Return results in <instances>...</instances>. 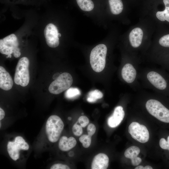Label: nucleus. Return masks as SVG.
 <instances>
[{"label": "nucleus", "mask_w": 169, "mask_h": 169, "mask_svg": "<svg viewBox=\"0 0 169 169\" xmlns=\"http://www.w3.org/2000/svg\"><path fill=\"white\" fill-rule=\"evenodd\" d=\"M153 168L150 166L147 165L144 167V169H152Z\"/></svg>", "instance_id": "nucleus-32"}, {"label": "nucleus", "mask_w": 169, "mask_h": 169, "mask_svg": "<svg viewBox=\"0 0 169 169\" xmlns=\"http://www.w3.org/2000/svg\"><path fill=\"white\" fill-rule=\"evenodd\" d=\"M147 77L149 82L156 88L161 90L166 88L167 83L166 80L158 73L151 71L147 74Z\"/></svg>", "instance_id": "nucleus-12"}, {"label": "nucleus", "mask_w": 169, "mask_h": 169, "mask_svg": "<svg viewBox=\"0 0 169 169\" xmlns=\"http://www.w3.org/2000/svg\"><path fill=\"white\" fill-rule=\"evenodd\" d=\"M107 53V47L103 44L97 45L91 50L90 55V63L95 71L100 72L104 69Z\"/></svg>", "instance_id": "nucleus-1"}, {"label": "nucleus", "mask_w": 169, "mask_h": 169, "mask_svg": "<svg viewBox=\"0 0 169 169\" xmlns=\"http://www.w3.org/2000/svg\"><path fill=\"white\" fill-rule=\"evenodd\" d=\"M80 90L76 88H70L68 89L65 93V97L68 99H73L80 95Z\"/></svg>", "instance_id": "nucleus-21"}, {"label": "nucleus", "mask_w": 169, "mask_h": 169, "mask_svg": "<svg viewBox=\"0 0 169 169\" xmlns=\"http://www.w3.org/2000/svg\"><path fill=\"white\" fill-rule=\"evenodd\" d=\"M74 152L73 151H71L69 152V155L70 157H72L74 155Z\"/></svg>", "instance_id": "nucleus-33"}, {"label": "nucleus", "mask_w": 169, "mask_h": 169, "mask_svg": "<svg viewBox=\"0 0 169 169\" xmlns=\"http://www.w3.org/2000/svg\"><path fill=\"white\" fill-rule=\"evenodd\" d=\"M82 115H83V114H84V113H82Z\"/></svg>", "instance_id": "nucleus-38"}, {"label": "nucleus", "mask_w": 169, "mask_h": 169, "mask_svg": "<svg viewBox=\"0 0 169 169\" xmlns=\"http://www.w3.org/2000/svg\"><path fill=\"white\" fill-rule=\"evenodd\" d=\"M76 143V140L74 137L68 138L66 136H63L59 140V147L62 151H68L74 148Z\"/></svg>", "instance_id": "nucleus-17"}, {"label": "nucleus", "mask_w": 169, "mask_h": 169, "mask_svg": "<svg viewBox=\"0 0 169 169\" xmlns=\"http://www.w3.org/2000/svg\"><path fill=\"white\" fill-rule=\"evenodd\" d=\"M158 43L161 46L169 47V34L164 35L159 39Z\"/></svg>", "instance_id": "nucleus-23"}, {"label": "nucleus", "mask_w": 169, "mask_h": 169, "mask_svg": "<svg viewBox=\"0 0 169 169\" xmlns=\"http://www.w3.org/2000/svg\"><path fill=\"white\" fill-rule=\"evenodd\" d=\"M5 113L3 110L0 108V120H1L3 119L5 116Z\"/></svg>", "instance_id": "nucleus-29"}, {"label": "nucleus", "mask_w": 169, "mask_h": 169, "mask_svg": "<svg viewBox=\"0 0 169 169\" xmlns=\"http://www.w3.org/2000/svg\"><path fill=\"white\" fill-rule=\"evenodd\" d=\"M13 81L10 74L3 67L0 66V88L8 90L12 87Z\"/></svg>", "instance_id": "nucleus-13"}, {"label": "nucleus", "mask_w": 169, "mask_h": 169, "mask_svg": "<svg viewBox=\"0 0 169 169\" xmlns=\"http://www.w3.org/2000/svg\"><path fill=\"white\" fill-rule=\"evenodd\" d=\"M73 82L72 77L70 74L63 73L51 83L49 87V91L53 94H59L68 89Z\"/></svg>", "instance_id": "nucleus-5"}, {"label": "nucleus", "mask_w": 169, "mask_h": 169, "mask_svg": "<svg viewBox=\"0 0 169 169\" xmlns=\"http://www.w3.org/2000/svg\"><path fill=\"white\" fill-rule=\"evenodd\" d=\"M111 13L114 15L120 14L123 9V4L121 0H108Z\"/></svg>", "instance_id": "nucleus-18"}, {"label": "nucleus", "mask_w": 169, "mask_h": 169, "mask_svg": "<svg viewBox=\"0 0 169 169\" xmlns=\"http://www.w3.org/2000/svg\"><path fill=\"white\" fill-rule=\"evenodd\" d=\"M96 128L95 125L92 124H90L88 126L87 130L88 135L92 136L95 133Z\"/></svg>", "instance_id": "nucleus-27"}, {"label": "nucleus", "mask_w": 169, "mask_h": 169, "mask_svg": "<svg viewBox=\"0 0 169 169\" xmlns=\"http://www.w3.org/2000/svg\"><path fill=\"white\" fill-rule=\"evenodd\" d=\"M135 169H144V167L142 166H139L136 167Z\"/></svg>", "instance_id": "nucleus-31"}, {"label": "nucleus", "mask_w": 169, "mask_h": 169, "mask_svg": "<svg viewBox=\"0 0 169 169\" xmlns=\"http://www.w3.org/2000/svg\"><path fill=\"white\" fill-rule=\"evenodd\" d=\"M51 169H69L70 168L67 165L60 163L55 164L53 165Z\"/></svg>", "instance_id": "nucleus-28"}, {"label": "nucleus", "mask_w": 169, "mask_h": 169, "mask_svg": "<svg viewBox=\"0 0 169 169\" xmlns=\"http://www.w3.org/2000/svg\"><path fill=\"white\" fill-rule=\"evenodd\" d=\"M128 131L132 137L139 142L145 143L149 138V132L146 127L137 122H133L129 125Z\"/></svg>", "instance_id": "nucleus-7"}, {"label": "nucleus", "mask_w": 169, "mask_h": 169, "mask_svg": "<svg viewBox=\"0 0 169 169\" xmlns=\"http://www.w3.org/2000/svg\"><path fill=\"white\" fill-rule=\"evenodd\" d=\"M139 148L135 146L129 147L126 150L124 153L125 156L131 160L132 165L133 166L139 165L141 162V159L137 156L139 154Z\"/></svg>", "instance_id": "nucleus-16"}, {"label": "nucleus", "mask_w": 169, "mask_h": 169, "mask_svg": "<svg viewBox=\"0 0 169 169\" xmlns=\"http://www.w3.org/2000/svg\"><path fill=\"white\" fill-rule=\"evenodd\" d=\"M165 8L163 11L154 12L147 15V18L153 23L155 20L161 22L166 21L169 22V0H163Z\"/></svg>", "instance_id": "nucleus-10"}, {"label": "nucleus", "mask_w": 169, "mask_h": 169, "mask_svg": "<svg viewBox=\"0 0 169 169\" xmlns=\"http://www.w3.org/2000/svg\"><path fill=\"white\" fill-rule=\"evenodd\" d=\"M1 122H0V127H1Z\"/></svg>", "instance_id": "nucleus-37"}, {"label": "nucleus", "mask_w": 169, "mask_h": 169, "mask_svg": "<svg viewBox=\"0 0 169 169\" xmlns=\"http://www.w3.org/2000/svg\"><path fill=\"white\" fill-rule=\"evenodd\" d=\"M146 107L149 113L158 120L169 123V110L159 101L149 100L147 101Z\"/></svg>", "instance_id": "nucleus-4"}, {"label": "nucleus", "mask_w": 169, "mask_h": 169, "mask_svg": "<svg viewBox=\"0 0 169 169\" xmlns=\"http://www.w3.org/2000/svg\"><path fill=\"white\" fill-rule=\"evenodd\" d=\"M58 33L57 28L53 24L49 23L46 26L44 30V35L46 42L49 47L54 48L59 45Z\"/></svg>", "instance_id": "nucleus-9"}, {"label": "nucleus", "mask_w": 169, "mask_h": 169, "mask_svg": "<svg viewBox=\"0 0 169 169\" xmlns=\"http://www.w3.org/2000/svg\"><path fill=\"white\" fill-rule=\"evenodd\" d=\"M64 126V123L58 115L50 116L47 120L45 125V131L49 140L52 143L59 140Z\"/></svg>", "instance_id": "nucleus-2"}, {"label": "nucleus", "mask_w": 169, "mask_h": 169, "mask_svg": "<svg viewBox=\"0 0 169 169\" xmlns=\"http://www.w3.org/2000/svg\"><path fill=\"white\" fill-rule=\"evenodd\" d=\"M77 3L82 10L90 11L93 9L94 4L91 0H76Z\"/></svg>", "instance_id": "nucleus-19"}, {"label": "nucleus", "mask_w": 169, "mask_h": 169, "mask_svg": "<svg viewBox=\"0 0 169 169\" xmlns=\"http://www.w3.org/2000/svg\"><path fill=\"white\" fill-rule=\"evenodd\" d=\"M29 65V61L26 57H23L19 60L14 77V82L16 84L25 87L28 84L30 79Z\"/></svg>", "instance_id": "nucleus-3"}, {"label": "nucleus", "mask_w": 169, "mask_h": 169, "mask_svg": "<svg viewBox=\"0 0 169 169\" xmlns=\"http://www.w3.org/2000/svg\"><path fill=\"white\" fill-rule=\"evenodd\" d=\"M29 148L28 144L22 137L19 136L16 137L14 141H8L7 145L8 154L14 161H16L19 158V151L20 150H27Z\"/></svg>", "instance_id": "nucleus-6"}, {"label": "nucleus", "mask_w": 169, "mask_h": 169, "mask_svg": "<svg viewBox=\"0 0 169 169\" xmlns=\"http://www.w3.org/2000/svg\"><path fill=\"white\" fill-rule=\"evenodd\" d=\"M79 140L82 143L83 146L87 148L90 146L91 143V136L89 135H83L79 137Z\"/></svg>", "instance_id": "nucleus-22"}, {"label": "nucleus", "mask_w": 169, "mask_h": 169, "mask_svg": "<svg viewBox=\"0 0 169 169\" xmlns=\"http://www.w3.org/2000/svg\"><path fill=\"white\" fill-rule=\"evenodd\" d=\"M159 145L161 148L169 150V136L167 137V141L164 138H161L160 141Z\"/></svg>", "instance_id": "nucleus-26"}, {"label": "nucleus", "mask_w": 169, "mask_h": 169, "mask_svg": "<svg viewBox=\"0 0 169 169\" xmlns=\"http://www.w3.org/2000/svg\"><path fill=\"white\" fill-rule=\"evenodd\" d=\"M12 56L11 54H10L9 55H8V56L6 57L7 58H11V57Z\"/></svg>", "instance_id": "nucleus-35"}, {"label": "nucleus", "mask_w": 169, "mask_h": 169, "mask_svg": "<svg viewBox=\"0 0 169 169\" xmlns=\"http://www.w3.org/2000/svg\"><path fill=\"white\" fill-rule=\"evenodd\" d=\"M136 72L133 66L130 63L126 64L121 70V75L123 79L128 83H131L135 80Z\"/></svg>", "instance_id": "nucleus-15"}, {"label": "nucleus", "mask_w": 169, "mask_h": 169, "mask_svg": "<svg viewBox=\"0 0 169 169\" xmlns=\"http://www.w3.org/2000/svg\"><path fill=\"white\" fill-rule=\"evenodd\" d=\"M78 122L82 127H84L89 124V120L87 116L82 115L79 118Z\"/></svg>", "instance_id": "nucleus-25"}, {"label": "nucleus", "mask_w": 169, "mask_h": 169, "mask_svg": "<svg viewBox=\"0 0 169 169\" xmlns=\"http://www.w3.org/2000/svg\"><path fill=\"white\" fill-rule=\"evenodd\" d=\"M109 159L107 156L103 153L96 155L91 164L92 169H106L109 165Z\"/></svg>", "instance_id": "nucleus-14"}, {"label": "nucleus", "mask_w": 169, "mask_h": 169, "mask_svg": "<svg viewBox=\"0 0 169 169\" xmlns=\"http://www.w3.org/2000/svg\"><path fill=\"white\" fill-rule=\"evenodd\" d=\"M103 96V94L100 91L95 90L90 92L87 100L89 102H95L97 100L102 98Z\"/></svg>", "instance_id": "nucleus-20"}, {"label": "nucleus", "mask_w": 169, "mask_h": 169, "mask_svg": "<svg viewBox=\"0 0 169 169\" xmlns=\"http://www.w3.org/2000/svg\"><path fill=\"white\" fill-rule=\"evenodd\" d=\"M13 54L14 57L15 58H17L19 57L21 54L20 52V50H17L13 52Z\"/></svg>", "instance_id": "nucleus-30"}, {"label": "nucleus", "mask_w": 169, "mask_h": 169, "mask_svg": "<svg viewBox=\"0 0 169 169\" xmlns=\"http://www.w3.org/2000/svg\"><path fill=\"white\" fill-rule=\"evenodd\" d=\"M125 116V112L123 107L119 106L116 107L113 114L108 118L107 124L109 126L115 128L121 122Z\"/></svg>", "instance_id": "nucleus-11"}, {"label": "nucleus", "mask_w": 169, "mask_h": 169, "mask_svg": "<svg viewBox=\"0 0 169 169\" xmlns=\"http://www.w3.org/2000/svg\"><path fill=\"white\" fill-rule=\"evenodd\" d=\"M68 119L69 120H71L72 119V118L70 117H69L68 118Z\"/></svg>", "instance_id": "nucleus-36"}, {"label": "nucleus", "mask_w": 169, "mask_h": 169, "mask_svg": "<svg viewBox=\"0 0 169 169\" xmlns=\"http://www.w3.org/2000/svg\"><path fill=\"white\" fill-rule=\"evenodd\" d=\"M61 34L60 33H58V37L59 38V37H61Z\"/></svg>", "instance_id": "nucleus-34"}, {"label": "nucleus", "mask_w": 169, "mask_h": 169, "mask_svg": "<svg viewBox=\"0 0 169 169\" xmlns=\"http://www.w3.org/2000/svg\"><path fill=\"white\" fill-rule=\"evenodd\" d=\"M78 121L74 125L72 128V131L73 134L77 136H79L83 133V129L80 125L77 124Z\"/></svg>", "instance_id": "nucleus-24"}, {"label": "nucleus", "mask_w": 169, "mask_h": 169, "mask_svg": "<svg viewBox=\"0 0 169 169\" xmlns=\"http://www.w3.org/2000/svg\"><path fill=\"white\" fill-rule=\"evenodd\" d=\"M18 42L17 38L14 34H12L0 40V52L1 53L9 55L17 50Z\"/></svg>", "instance_id": "nucleus-8"}]
</instances>
